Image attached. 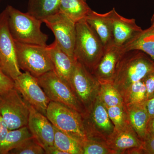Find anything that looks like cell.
Segmentation results:
<instances>
[{
  "label": "cell",
  "mask_w": 154,
  "mask_h": 154,
  "mask_svg": "<svg viewBox=\"0 0 154 154\" xmlns=\"http://www.w3.org/2000/svg\"><path fill=\"white\" fill-rule=\"evenodd\" d=\"M154 71V60L139 50L125 52L119 60L113 83L122 96L132 84Z\"/></svg>",
  "instance_id": "1"
},
{
  "label": "cell",
  "mask_w": 154,
  "mask_h": 154,
  "mask_svg": "<svg viewBox=\"0 0 154 154\" xmlns=\"http://www.w3.org/2000/svg\"><path fill=\"white\" fill-rule=\"evenodd\" d=\"M8 14V26L16 42L23 44L47 46V34L41 30L42 21L28 13H22L12 6L6 8Z\"/></svg>",
  "instance_id": "2"
},
{
  "label": "cell",
  "mask_w": 154,
  "mask_h": 154,
  "mask_svg": "<svg viewBox=\"0 0 154 154\" xmlns=\"http://www.w3.org/2000/svg\"><path fill=\"white\" fill-rule=\"evenodd\" d=\"M76 29L74 57L91 72L102 57L105 48L85 19L76 23Z\"/></svg>",
  "instance_id": "3"
},
{
  "label": "cell",
  "mask_w": 154,
  "mask_h": 154,
  "mask_svg": "<svg viewBox=\"0 0 154 154\" xmlns=\"http://www.w3.org/2000/svg\"><path fill=\"white\" fill-rule=\"evenodd\" d=\"M46 116L53 125L71 137L82 145L88 140L82 114L62 103L51 101Z\"/></svg>",
  "instance_id": "4"
},
{
  "label": "cell",
  "mask_w": 154,
  "mask_h": 154,
  "mask_svg": "<svg viewBox=\"0 0 154 154\" xmlns=\"http://www.w3.org/2000/svg\"><path fill=\"white\" fill-rule=\"evenodd\" d=\"M15 42L19 68L36 78L54 70L47 46Z\"/></svg>",
  "instance_id": "5"
},
{
  "label": "cell",
  "mask_w": 154,
  "mask_h": 154,
  "mask_svg": "<svg viewBox=\"0 0 154 154\" xmlns=\"http://www.w3.org/2000/svg\"><path fill=\"white\" fill-rule=\"evenodd\" d=\"M29 113L28 103L15 88L0 91V114L9 131L27 126Z\"/></svg>",
  "instance_id": "6"
},
{
  "label": "cell",
  "mask_w": 154,
  "mask_h": 154,
  "mask_svg": "<svg viewBox=\"0 0 154 154\" xmlns=\"http://www.w3.org/2000/svg\"><path fill=\"white\" fill-rule=\"evenodd\" d=\"M39 85L51 101L62 103L77 110L83 115L85 108L77 98L70 86L50 71L37 78Z\"/></svg>",
  "instance_id": "7"
},
{
  "label": "cell",
  "mask_w": 154,
  "mask_h": 154,
  "mask_svg": "<svg viewBox=\"0 0 154 154\" xmlns=\"http://www.w3.org/2000/svg\"><path fill=\"white\" fill-rule=\"evenodd\" d=\"M82 116L88 139L106 143L115 128L108 116L106 107L98 96Z\"/></svg>",
  "instance_id": "8"
},
{
  "label": "cell",
  "mask_w": 154,
  "mask_h": 154,
  "mask_svg": "<svg viewBox=\"0 0 154 154\" xmlns=\"http://www.w3.org/2000/svg\"><path fill=\"white\" fill-rule=\"evenodd\" d=\"M70 85L80 103L88 110L98 97L100 84L84 65L75 60Z\"/></svg>",
  "instance_id": "9"
},
{
  "label": "cell",
  "mask_w": 154,
  "mask_h": 154,
  "mask_svg": "<svg viewBox=\"0 0 154 154\" xmlns=\"http://www.w3.org/2000/svg\"><path fill=\"white\" fill-rule=\"evenodd\" d=\"M0 67L14 81L22 73L17 61L15 41L9 30L6 8L0 14Z\"/></svg>",
  "instance_id": "10"
},
{
  "label": "cell",
  "mask_w": 154,
  "mask_h": 154,
  "mask_svg": "<svg viewBox=\"0 0 154 154\" xmlns=\"http://www.w3.org/2000/svg\"><path fill=\"white\" fill-rule=\"evenodd\" d=\"M42 22L52 31L55 41L60 47L75 60L73 51L76 34V23L60 11L44 19Z\"/></svg>",
  "instance_id": "11"
},
{
  "label": "cell",
  "mask_w": 154,
  "mask_h": 154,
  "mask_svg": "<svg viewBox=\"0 0 154 154\" xmlns=\"http://www.w3.org/2000/svg\"><path fill=\"white\" fill-rule=\"evenodd\" d=\"M14 88L19 92L28 104L38 112L46 116L50 102L37 78L28 72L22 73L14 80Z\"/></svg>",
  "instance_id": "12"
},
{
  "label": "cell",
  "mask_w": 154,
  "mask_h": 154,
  "mask_svg": "<svg viewBox=\"0 0 154 154\" xmlns=\"http://www.w3.org/2000/svg\"><path fill=\"white\" fill-rule=\"evenodd\" d=\"M28 105L30 113L27 126L32 136L44 149L53 146L54 125L46 116L38 112L28 103Z\"/></svg>",
  "instance_id": "13"
},
{
  "label": "cell",
  "mask_w": 154,
  "mask_h": 154,
  "mask_svg": "<svg viewBox=\"0 0 154 154\" xmlns=\"http://www.w3.org/2000/svg\"><path fill=\"white\" fill-rule=\"evenodd\" d=\"M125 52L122 45L113 44L105 48L101 59L91 72L99 83H112L117 63Z\"/></svg>",
  "instance_id": "14"
},
{
  "label": "cell",
  "mask_w": 154,
  "mask_h": 154,
  "mask_svg": "<svg viewBox=\"0 0 154 154\" xmlns=\"http://www.w3.org/2000/svg\"><path fill=\"white\" fill-rule=\"evenodd\" d=\"M106 143L114 154H123L128 149L142 147L143 145V141L138 136L129 122L120 129H114Z\"/></svg>",
  "instance_id": "15"
},
{
  "label": "cell",
  "mask_w": 154,
  "mask_h": 154,
  "mask_svg": "<svg viewBox=\"0 0 154 154\" xmlns=\"http://www.w3.org/2000/svg\"><path fill=\"white\" fill-rule=\"evenodd\" d=\"M111 11L113 24V43L122 46L142 30L134 19H127L116 12L113 8Z\"/></svg>",
  "instance_id": "16"
},
{
  "label": "cell",
  "mask_w": 154,
  "mask_h": 154,
  "mask_svg": "<svg viewBox=\"0 0 154 154\" xmlns=\"http://www.w3.org/2000/svg\"><path fill=\"white\" fill-rule=\"evenodd\" d=\"M85 19L99 36L105 48L114 44L111 11L101 14L91 10Z\"/></svg>",
  "instance_id": "17"
},
{
  "label": "cell",
  "mask_w": 154,
  "mask_h": 154,
  "mask_svg": "<svg viewBox=\"0 0 154 154\" xmlns=\"http://www.w3.org/2000/svg\"><path fill=\"white\" fill-rule=\"evenodd\" d=\"M47 49L54 67V71L70 86V77L74 66L75 60L63 51L56 41L50 45H47Z\"/></svg>",
  "instance_id": "18"
},
{
  "label": "cell",
  "mask_w": 154,
  "mask_h": 154,
  "mask_svg": "<svg viewBox=\"0 0 154 154\" xmlns=\"http://www.w3.org/2000/svg\"><path fill=\"white\" fill-rule=\"evenodd\" d=\"M125 107L130 124L138 136L143 140L149 133V121L145 102L140 104L125 105Z\"/></svg>",
  "instance_id": "19"
},
{
  "label": "cell",
  "mask_w": 154,
  "mask_h": 154,
  "mask_svg": "<svg viewBox=\"0 0 154 154\" xmlns=\"http://www.w3.org/2000/svg\"><path fill=\"white\" fill-rule=\"evenodd\" d=\"M125 52L139 50L154 60V26L142 30L122 45Z\"/></svg>",
  "instance_id": "20"
},
{
  "label": "cell",
  "mask_w": 154,
  "mask_h": 154,
  "mask_svg": "<svg viewBox=\"0 0 154 154\" xmlns=\"http://www.w3.org/2000/svg\"><path fill=\"white\" fill-rule=\"evenodd\" d=\"M60 0H29L28 12L41 21L59 11Z\"/></svg>",
  "instance_id": "21"
},
{
  "label": "cell",
  "mask_w": 154,
  "mask_h": 154,
  "mask_svg": "<svg viewBox=\"0 0 154 154\" xmlns=\"http://www.w3.org/2000/svg\"><path fill=\"white\" fill-rule=\"evenodd\" d=\"M91 9L85 0H60L59 11L76 23L85 19Z\"/></svg>",
  "instance_id": "22"
},
{
  "label": "cell",
  "mask_w": 154,
  "mask_h": 154,
  "mask_svg": "<svg viewBox=\"0 0 154 154\" xmlns=\"http://www.w3.org/2000/svg\"><path fill=\"white\" fill-rule=\"evenodd\" d=\"M33 137L27 126L9 131L6 137L0 142V154H8L26 140Z\"/></svg>",
  "instance_id": "23"
},
{
  "label": "cell",
  "mask_w": 154,
  "mask_h": 154,
  "mask_svg": "<svg viewBox=\"0 0 154 154\" xmlns=\"http://www.w3.org/2000/svg\"><path fill=\"white\" fill-rule=\"evenodd\" d=\"M54 145L66 154H83L82 145L71 137L54 126Z\"/></svg>",
  "instance_id": "24"
},
{
  "label": "cell",
  "mask_w": 154,
  "mask_h": 154,
  "mask_svg": "<svg viewBox=\"0 0 154 154\" xmlns=\"http://www.w3.org/2000/svg\"><path fill=\"white\" fill-rule=\"evenodd\" d=\"M98 97L105 107L124 105L122 96L111 82L100 83Z\"/></svg>",
  "instance_id": "25"
},
{
  "label": "cell",
  "mask_w": 154,
  "mask_h": 154,
  "mask_svg": "<svg viewBox=\"0 0 154 154\" xmlns=\"http://www.w3.org/2000/svg\"><path fill=\"white\" fill-rule=\"evenodd\" d=\"M125 105L140 104L146 100V91L143 80L132 84L122 96Z\"/></svg>",
  "instance_id": "26"
},
{
  "label": "cell",
  "mask_w": 154,
  "mask_h": 154,
  "mask_svg": "<svg viewBox=\"0 0 154 154\" xmlns=\"http://www.w3.org/2000/svg\"><path fill=\"white\" fill-rule=\"evenodd\" d=\"M106 107L108 116L113 123L115 129L122 128L129 122L125 105Z\"/></svg>",
  "instance_id": "27"
},
{
  "label": "cell",
  "mask_w": 154,
  "mask_h": 154,
  "mask_svg": "<svg viewBox=\"0 0 154 154\" xmlns=\"http://www.w3.org/2000/svg\"><path fill=\"white\" fill-rule=\"evenodd\" d=\"M11 154H45L43 148L33 137L26 140L16 148L9 152Z\"/></svg>",
  "instance_id": "28"
},
{
  "label": "cell",
  "mask_w": 154,
  "mask_h": 154,
  "mask_svg": "<svg viewBox=\"0 0 154 154\" xmlns=\"http://www.w3.org/2000/svg\"><path fill=\"white\" fill-rule=\"evenodd\" d=\"M83 154H114L106 143L88 139L82 145Z\"/></svg>",
  "instance_id": "29"
},
{
  "label": "cell",
  "mask_w": 154,
  "mask_h": 154,
  "mask_svg": "<svg viewBox=\"0 0 154 154\" xmlns=\"http://www.w3.org/2000/svg\"><path fill=\"white\" fill-rule=\"evenodd\" d=\"M142 80L146 87L147 99L152 98L154 96V71L148 74Z\"/></svg>",
  "instance_id": "30"
},
{
  "label": "cell",
  "mask_w": 154,
  "mask_h": 154,
  "mask_svg": "<svg viewBox=\"0 0 154 154\" xmlns=\"http://www.w3.org/2000/svg\"><path fill=\"white\" fill-rule=\"evenodd\" d=\"M143 154H154V134L148 133L143 140Z\"/></svg>",
  "instance_id": "31"
},
{
  "label": "cell",
  "mask_w": 154,
  "mask_h": 154,
  "mask_svg": "<svg viewBox=\"0 0 154 154\" xmlns=\"http://www.w3.org/2000/svg\"><path fill=\"white\" fill-rule=\"evenodd\" d=\"M14 88V80L0 69V91H6Z\"/></svg>",
  "instance_id": "32"
},
{
  "label": "cell",
  "mask_w": 154,
  "mask_h": 154,
  "mask_svg": "<svg viewBox=\"0 0 154 154\" xmlns=\"http://www.w3.org/2000/svg\"><path fill=\"white\" fill-rule=\"evenodd\" d=\"M145 105L150 121L154 117V96L146 100L145 101Z\"/></svg>",
  "instance_id": "33"
},
{
  "label": "cell",
  "mask_w": 154,
  "mask_h": 154,
  "mask_svg": "<svg viewBox=\"0 0 154 154\" xmlns=\"http://www.w3.org/2000/svg\"><path fill=\"white\" fill-rule=\"evenodd\" d=\"M9 131L5 122L0 114V142L6 137Z\"/></svg>",
  "instance_id": "34"
},
{
  "label": "cell",
  "mask_w": 154,
  "mask_h": 154,
  "mask_svg": "<svg viewBox=\"0 0 154 154\" xmlns=\"http://www.w3.org/2000/svg\"><path fill=\"white\" fill-rule=\"evenodd\" d=\"M45 154H66L65 152L60 150L55 146H50L45 149Z\"/></svg>",
  "instance_id": "35"
},
{
  "label": "cell",
  "mask_w": 154,
  "mask_h": 154,
  "mask_svg": "<svg viewBox=\"0 0 154 154\" xmlns=\"http://www.w3.org/2000/svg\"><path fill=\"white\" fill-rule=\"evenodd\" d=\"M148 132L154 134V117L149 122Z\"/></svg>",
  "instance_id": "36"
},
{
  "label": "cell",
  "mask_w": 154,
  "mask_h": 154,
  "mask_svg": "<svg viewBox=\"0 0 154 154\" xmlns=\"http://www.w3.org/2000/svg\"><path fill=\"white\" fill-rule=\"evenodd\" d=\"M151 23H152V25L154 26V14L153 15L151 19Z\"/></svg>",
  "instance_id": "37"
},
{
  "label": "cell",
  "mask_w": 154,
  "mask_h": 154,
  "mask_svg": "<svg viewBox=\"0 0 154 154\" xmlns=\"http://www.w3.org/2000/svg\"><path fill=\"white\" fill-rule=\"evenodd\" d=\"M85 1H86V0H85Z\"/></svg>",
  "instance_id": "38"
},
{
  "label": "cell",
  "mask_w": 154,
  "mask_h": 154,
  "mask_svg": "<svg viewBox=\"0 0 154 154\" xmlns=\"http://www.w3.org/2000/svg\"><path fill=\"white\" fill-rule=\"evenodd\" d=\"M0 69H1V67H0Z\"/></svg>",
  "instance_id": "39"
},
{
  "label": "cell",
  "mask_w": 154,
  "mask_h": 154,
  "mask_svg": "<svg viewBox=\"0 0 154 154\" xmlns=\"http://www.w3.org/2000/svg\"><path fill=\"white\" fill-rule=\"evenodd\" d=\"M0 1H1V0H0Z\"/></svg>",
  "instance_id": "40"
}]
</instances>
